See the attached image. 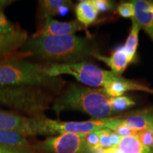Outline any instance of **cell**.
I'll return each mask as SVG.
<instances>
[{
	"mask_svg": "<svg viewBox=\"0 0 153 153\" xmlns=\"http://www.w3.org/2000/svg\"><path fill=\"white\" fill-rule=\"evenodd\" d=\"M29 38L27 32L19 30L14 33H0V58L11 55L22 48Z\"/></svg>",
	"mask_w": 153,
	"mask_h": 153,
	"instance_id": "10",
	"label": "cell"
},
{
	"mask_svg": "<svg viewBox=\"0 0 153 153\" xmlns=\"http://www.w3.org/2000/svg\"><path fill=\"white\" fill-rule=\"evenodd\" d=\"M29 118L27 136L53 135L55 134H84L107 129L104 118H93L85 121H60L45 115Z\"/></svg>",
	"mask_w": 153,
	"mask_h": 153,
	"instance_id": "6",
	"label": "cell"
},
{
	"mask_svg": "<svg viewBox=\"0 0 153 153\" xmlns=\"http://www.w3.org/2000/svg\"><path fill=\"white\" fill-rule=\"evenodd\" d=\"M51 109L59 116L65 111H78L94 118H108L114 114L110 97L103 88L71 84L55 97Z\"/></svg>",
	"mask_w": 153,
	"mask_h": 153,
	"instance_id": "3",
	"label": "cell"
},
{
	"mask_svg": "<svg viewBox=\"0 0 153 153\" xmlns=\"http://www.w3.org/2000/svg\"><path fill=\"white\" fill-rule=\"evenodd\" d=\"M132 2L135 7V16L133 19L153 41V13L151 11L150 1L136 0L132 1Z\"/></svg>",
	"mask_w": 153,
	"mask_h": 153,
	"instance_id": "13",
	"label": "cell"
},
{
	"mask_svg": "<svg viewBox=\"0 0 153 153\" xmlns=\"http://www.w3.org/2000/svg\"><path fill=\"white\" fill-rule=\"evenodd\" d=\"M150 8L151 11L153 13V1H150Z\"/></svg>",
	"mask_w": 153,
	"mask_h": 153,
	"instance_id": "32",
	"label": "cell"
},
{
	"mask_svg": "<svg viewBox=\"0 0 153 153\" xmlns=\"http://www.w3.org/2000/svg\"><path fill=\"white\" fill-rule=\"evenodd\" d=\"M76 20L85 26H90L95 22L99 12L94 8L91 0L80 1L74 8Z\"/></svg>",
	"mask_w": 153,
	"mask_h": 153,
	"instance_id": "17",
	"label": "cell"
},
{
	"mask_svg": "<svg viewBox=\"0 0 153 153\" xmlns=\"http://www.w3.org/2000/svg\"><path fill=\"white\" fill-rule=\"evenodd\" d=\"M29 118L14 111L0 109V129L16 131L27 136Z\"/></svg>",
	"mask_w": 153,
	"mask_h": 153,
	"instance_id": "11",
	"label": "cell"
},
{
	"mask_svg": "<svg viewBox=\"0 0 153 153\" xmlns=\"http://www.w3.org/2000/svg\"><path fill=\"white\" fill-rule=\"evenodd\" d=\"M111 130L104 129L99 131V144L101 149H107L111 148L110 133Z\"/></svg>",
	"mask_w": 153,
	"mask_h": 153,
	"instance_id": "25",
	"label": "cell"
},
{
	"mask_svg": "<svg viewBox=\"0 0 153 153\" xmlns=\"http://www.w3.org/2000/svg\"><path fill=\"white\" fill-rule=\"evenodd\" d=\"M135 103L128 97H110V105L113 113L123 111L130 107L135 106Z\"/></svg>",
	"mask_w": 153,
	"mask_h": 153,
	"instance_id": "21",
	"label": "cell"
},
{
	"mask_svg": "<svg viewBox=\"0 0 153 153\" xmlns=\"http://www.w3.org/2000/svg\"><path fill=\"white\" fill-rule=\"evenodd\" d=\"M35 147L40 153H89L81 134L63 133L49 137L36 143Z\"/></svg>",
	"mask_w": 153,
	"mask_h": 153,
	"instance_id": "7",
	"label": "cell"
},
{
	"mask_svg": "<svg viewBox=\"0 0 153 153\" xmlns=\"http://www.w3.org/2000/svg\"><path fill=\"white\" fill-rule=\"evenodd\" d=\"M65 85L60 76L47 74L44 65L20 57L0 59V85L37 87L58 95Z\"/></svg>",
	"mask_w": 153,
	"mask_h": 153,
	"instance_id": "2",
	"label": "cell"
},
{
	"mask_svg": "<svg viewBox=\"0 0 153 153\" xmlns=\"http://www.w3.org/2000/svg\"><path fill=\"white\" fill-rule=\"evenodd\" d=\"M0 59H1V58H0Z\"/></svg>",
	"mask_w": 153,
	"mask_h": 153,
	"instance_id": "34",
	"label": "cell"
},
{
	"mask_svg": "<svg viewBox=\"0 0 153 153\" xmlns=\"http://www.w3.org/2000/svg\"><path fill=\"white\" fill-rule=\"evenodd\" d=\"M22 53L48 63L71 64L85 62L99 53L91 36L75 34L62 36L31 37L20 49Z\"/></svg>",
	"mask_w": 153,
	"mask_h": 153,
	"instance_id": "1",
	"label": "cell"
},
{
	"mask_svg": "<svg viewBox=\"0 0 153 153\" xmlns=\"http://www.w3.org/2000/svg\"><path fill=\"white\" fill-rule=\"evenodd\" d=\"M152 133H153V131H152Z\"/></svg>",
	"mask_w": 153,
	"mask_h": 153,
	"instance_id": "33",
	"label": "cell"
},
{
	"mask_svg": "<svg viewBox=\"0 0 153 153\" xmlns=\"http://www.w3.org/2000/svg\"><path fill=\"white\" fill-rule=\"evenodd\" d=\"M99 131L91 132L83 135L84 142L89 152L102 150L99 144Z\"/></svg>",
	"mask_w": 153,
	"mask_h": 153,
	"instance_id": "22",
	"label": "cell"
},
{
	"mask_svg": "<svg viewBox=\"0 0 153 153\" xmlns=\"http://www.w3.org/2000/svg\"><path fill=\"white\" fill-rule=\"evenodd\" d=\"M44 69L46 74L51 76L68 74L74 76L78 82L92 88H104L110 82L123 79L121 76L103 70L88 61L71 64L48 63L44 65Z\"/></svg>",
	"mask_w": 153,
	"mask_h": 153,
	"instance_id": "5",
	"label": "cell"
},
{
	"mask_svg": "<svg viewBox=\"0 0 153 153\" xmlns=\"http://www.w3.org/2000/svg\"><path fill=\"white\" fill-rule=\"evenodd\" d=\"M100 153H121V152L119 150V149L117 148H107V149H102L100 150Z\"/></svg>",
	"mask_w": 153,
	"mask_h": 153,
	"instance_id": "28",
	"label": "cell"
},
{
	"mask_svg": "<svg viewBox=\"0 0 153 153\" xmlns=\"http://www.w3.org/2000/svg\"><path fill=\"white\" fill-rule=\"evenodd\" d=\"M148 129H149V130H150V131H153V122H152V123L150 124V126H149Z\"/></svg>",
	"mask_w": 153,
	"mask_h": 153,
	"instance_id": "31",
	"label": "cell"
},
{
	"mask_svg": "<svg viewBox=\"0 0 153 153\" xmlns=\"http://www.w3.org/2000/svg\"><path fill=\"white\" fill-rule=\"evenodd\" d=\"M146 92H148L150 94H153V89H150V88L148 87V89H147V90H146Z\"/></svg>",
	"mask_w": 153,
	"mask_h": 153,
	"instance_id": "30",
	"label": "cell"
},
{
	"mask_svg": "<svg viewBox=\"0 0 153 153\" xmlns=\"http://www.w3.org/2000/svg\"><path fill=\"white\" fill-rule=\"evenodd\" d=\"M0 153H22L19 151L12 150V149L5 148V147L0 146Z\"/></svg>",
	"mask_w": 153,
	"mask_h": 153,
	"instance_id": "29",
	"label": "cell"
},
{
	"mask_svg": "<svg viewBox=\"0 0 153 153\" xmlns=\"http://www.w3.org/2000/svg\"><path fill=\"white\" fill-rule=\"evenodd\" d=\"M110 139H111V147L117 148L120 143L121 137H120L119 135H118L116 133H115V132L111 131L110 133Z\"/></svg>",
	"mask_w": 153,
	"mask_h": 153,
	"instance_id": "27",
	"label": "cell"
},
{
	"mask_svg": "<svg viewBox=\"0 0 153 153\" xmlns=\"http://www.w3.org/2000/svg\"><path fill=\"white\" fill-rule=\"evenodd\" d=\"M0 146L22 153H40L35 145L29 143L26 135L16 131L0 129Z\"/></svg>",
	"mask_w": 153,
	"mask_h": 153,
	"instance_id": "9",
	"label": "cell"
},
{
	"mask_svg": "<svg viewBox=\"0 0 153 153\" xmlns=\"http://www.w3.org/2000/svg\"><path fill=\"white\" fill-rule=\"evenodd\" d=\"M139 140L145 148L150 149L153 152V133L149 129L138 131L136 134Z\"/></svg>",
	"mask_w": 153,
	"mask_h": 153,
	"instance_id": "23",
	"label": "cell"
},
{
	"mask_svg": "<svg viewBox=\"0 0 153 153\" xmlns=\"http://www.w3.org/2000/svg\"><path fill=\"white\" fill-rule=\"evenodd\" d=\"M38 5V16L43 21L47 17L65 14L74 7L72 1L69 0H40Z\"/></svg>",
	"mask_w": 153,
	"mask_h": 153,
	"instance_id": "12",
	"label": "cell"
},
{
	"mask_svg": "<svg viewBox=\"0 0 153 153\" xmlns=\"http://www.w3.org/2000/svg\"><path fill=\"white\" fill-rule=\"evenodd\" d=\"M106 93L110 97H121L124 93L127 91L135 90V91H143L146 92L148 87H143L133 82L123 78L120 80L114 81L108 83L103 88Z\"/></svg>",
	"mask_w": 153,
	"mask_h": 153,
	"instance_id": "16",
	"label": "cell"
},
{
	"mask_svg": "<svg viewBox=\"0 0 153 153\" xmlns=\"http://www.w3.org/2000/svg\"><path fill=\"white\" fill-rule=\"evenodd\" d=\"M118 148L121 153H153L143 145L136 135L122 137Z\"/></svg>",
	"mask_w": 153,
	"mask_h": 153,
	"instance_id": "18",
	"label": "cell"
},
{
	"mask_svg": "<svg viewBox=\"0 0 153 153\" xmlns=\"http://www.w3.org/2000/svg\"><path fill=\"white\" fill-rule=\"evenodd\" d=\"M140 29L141 28L136 21L133 18H132L131 31H130L129 35L128 36L127 40H126V44L124 45V46H123L131 62H132L133 59L135 58L137 45H138L139 31Z\"/></svg>",
	"mask_w": 153,
	"mask_h": 153,
	"instance_id": "19",
	"label": "cell"
},
{
	"mask_svg": "<svg viewBox=\"0 0 153 153\" xmlns=\"http://www.w3.org/2000/svg\"><path fill=\"white\" fill-rule=\"evenodd\" d=\"M91 3L98 12H104L113 7V2L107 0H91Z\"/></svg>",
	"mask_w": 153,
	"mask_h": 153,
	"instance_id": "26",
	"label": "cell"
},
{
	"mask_svg": "<svg viewBox=\"0 0 153 153\" xmlns=\"http://www.w3.org/2000/svg\"><path fill=\"white\" fill-rule=\"evenodd\" d=\"M87 29V27L77 20L71 22H59L53 17H47L41 29L32 37H48L72 35L79 30Z\"/></svg>",
	"mask_w": 153,
	"mask_h": 153,
	"instance_id": "8",
	"label": "cell"
},
{
	"mask_svg": "<svg viewBox=\"0 0 153 153\" xmlns=\"http://www.w3.org/2000/svg\"><path fill=\"white\" fill-rule=\"evenodd\" d=\"M14 1L11 0H0V33L11 34L19 30L7 18L4 14V9Z\"/></svg>",
	"mask_w": 153,
	"mask_h": 153,
	"instance_id": "20",
	"label": "cell"
},
{
	"mask_svg": "<svg viewBox=\"0 0 153 153\" xmlns=\"http://www.w3.org/2000/svg\"><path fill=\"white\" fill-rule=\"evenodd\" d=\"M117 11L120 16L125 18H133L135 16V7L133 3L126 2L121 3L118 6Z\"/></svg>",
	"mask_w": 153,
	"mask_h": 153,
	"instance_id": "24",
	"label": "cell"
},
{
	"mask_svg": "<svg viewBox=\"0 0 153 153\" xmlns=\"http://www.w3.org/2000/svg\"><path fill=\"white\" fill-rule=\"evenodd\" d=\"M119 120L120 123L136 132L148 129L153 122V108L137 111Z\"/></svg>",
	"mask_w": 153,
	"mask_h": 153,
	"instance_id": "14",
	"label": "cell"
},
{
	"mask_svg": "<svg viewBox=\"0 0 153 153\" xmlns=\"http://www.w3.org/2000/svg\"><path fill=\"white\" fill-rule=\"evenodd\" d=\"M54 95L37 87L0 85V106L26 114L29 117L41 116L51 108Z\"/></svg>",
	"mask_w": 153,
	"mask_h": 153,
	"instance_id": "4",
	"label": "cell"
},
{
	"mask_svg": "<svg viewBox=\"0 0 153 153\" xmlns=\"http://www.w3.org/2000/svg\"><path fill=\"white\" fill-rule=\"evenodd\" d=\"M94 58L104 62L111 69L112 72L119 76L125 71L129 63L131 62L123 47L116 49L110 57L104 56L98 53L95 55Z\"/></svg>",
	"mask_w": 153,
	"mask_h": 153,
	"instance_id": "15",
	"label": "cell"
}]
</instances>
